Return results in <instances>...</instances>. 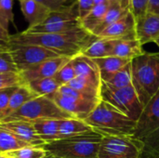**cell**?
<instances>
[{
    "instance_id": "obj_1",
    "label": "cell",
    "mask_w": 159,
    "mask_h": 158,
    "mask_svg": "<svg viewBox=\"0 0 159 158\" xmlns=\"http://www.w3.org/2000/svg\"><path fill=\"white\" fill-rule=\"evenodd\" d=\"M95 38L96 36L83 28L59 34H27L23 31L10 35V45L40 46L59 56L73 59L81 54Z\"/></svg>"
},
{
    "instance_id": "obj_2",
    "label": "cell",
    "mask_w": 159,
    "mask_h": 158,
    "mask_svg": "<svg viewBox=\"0 0 159 158\" xmlns=\"http://www.w3.org/2000/svg\"><path fill=\"white\" fill-rule=\"evenodd\" d=\"M84 121L102 136L132 137L136 128V121L102 100Z\"/></svg>"
},
{
    "instance_id": "obj_3",
    "label": "cell",
    "mask_w": 159,
    "mask_h": 158,
    "mask_svg": "<svg viewBox=\"0 0 159 158\" xmlns=\"http://www.w3.org/2000/svg\"><path fill=\"white\" fill-rule=\"evenodd\" d=\"M132 86L143 106L159 89V52H143L131 60Z\"/></svg>"
},
{
    "instance_id": "obj_4",
    "label": "cell",
    "mask_w": 159,
    "mask_h": 158,
    "mask_svg": "<svg viewBox=\"0 0 159 158\" xmlns=\"http://www.w3.org/2000/svg\"><path fill=\"white\" fill-rule=\"evenodd\" d=\"M102 136L93 130L46 143L44 148L57 158H98Z\"/></svg>"
},
{
    "instance_id": "obj_5",
    "label": "cell",
    "mask_w": 159,
    "mask_h": 158,
    "mask_svg": "<svg viewBox=\"0 0 159 158\" xmlns=\"http://www.w3.org/2000/svg\"><path fill=\"white\" fill-rule=\"evenodd\" d=\"M132 137L143 145V152L159 154V89L143 106Z\"/></svg>"
},
{
    "instance_id": "obj_6",
    "label": "cell",
    "mask_w": 159,
    "mask_h": 158,
    "mask_svg": "<svg viewBox=\"0 0 159 158\" xmlns=\"http://www.w3.org/2000/svg\"><path fill=\"white\" fill-rule=\"evenodd\" d=\"M67 118H74V116L61 110L51 98L35 97L0 123L10 121L33 122L45 119L61 120Z\"/></svg>"
},
{
    "instance_id": "obj_7",
    "label": "cell",
    "mask_w": 159,
    "mask_h": 158,
    "mask_svg": "<svg viewBox=\"0 0 159 158\" xmlns=\"http://www.w3.org/2000/svg\"><path fill=\"white\" fill-rule=\"evenodd\" d=\"M82 28L77 2L75 0L69 5L51 11L48 18L33 27H28L24 32L27 34H59Z\"/></svg>"
},
{
    "instance_id": "obj_8",
    "label": "cell",
    "mask_w": 159,
    "mask_h": 158,
    "mask_svg": "<svg viewBox=\"0 0 159 158\" xmlns=\"http://www.w3.org/2000/svg\"><path fill=\"white\" fill-rule=\"evenodd\" d=\"M51 99L61 110L81 120H84L101 101L100 97L80 92L68 85L61 86Z\"/></svg>"
},
{
    "instance_id": "obj_9",
    "label": "cell",
    "mask_w": 159,
    "mask_h": 158,
    "mask_svg": "<svg viewBox=\"0 0 159 158\" xmlns=\"http://www.w3.org/2000/svg\"><path fill=\"white\" fill-rule=\"evenodd\" d=\"M100 97L101 100L110 103L136 122L143 109L133 86L123 88H112L102 81Z\"/></svg>"
},
{
    "instance_id": "obj_10",
    "label": "cell",
    "mask_w": 159,
    "mask_h": 158,
    "mask_svg": "<svg viewBox=\"0 0 159 158\" xmlns=\"http://www.w3.org/2000/svg\"><path fill=\"white\" fill-rule=\"evenodd\" d=\"M143 145L133 137L102 136L98 158H141Z\"/></svg>"
},
{
    "instance_id": "obj_11",
    "label": "cell",
    "mask_w": 159,
    "mask_h": 158,
    "mask_svg": "<svg viewBox=\"0 0 159 158\" xmlns=\"http://www.w3.org/2000/svg\"><path fill=\"white\" fill-rule=\"evenodd\" d=\"M8 49L19 72L27 70L47 60L59 57L53 51L35 45L11 44Z\"/></svg>"
},
{
    "instance_id": "obj_12",
    "label": "cell",
    "mask_w": 159,
    "mask_h": 158,
    "mask_svg": "<svg viewBox=\"0 0 159 158\" xmlns=\"http://www.w3.org/2000/svg\"><path fill=\"white\" fill-rule=\"evenodd\" d=\"M70 61L71 58L59 56L47 60L27 70L21 71L20 72V74L22 78L24 85L36 79L54 77L55 74L59 72V70Z\"/></svg>"
},
{
    "instance_id": "obj_13",
    "label": "cell",
    "mask_w": 159,
    "mask_h": 158,
    "mask_svg": "<svg viewBox=\"0 0 159 158\" xmlns=\"http://www.w3.org/2000/svg\"><path fill=\"white\" fill-rule=\"evenodd\" d=\"M136 38L143 46L155 40L159 36V16L147 11L143 15L135 18Z\"/></svg>"
},
{
    "instance_id": "obj_14",
    "label": "cell",
    "mask_w": 159,
    "mask_h": 158,
    "mask_svg": "<svg viewBox=\"0 0 159 158\" xmlns=\"http://www.w3.org/2000/svg\"><path fill=\"white\" fill-rule=\"evenodd\" d=\"M96 37L107 39H132L136 38L135 17L132 12H129L124 17L108 26Z\"/></svg>"
},
{
    "instance_id": "obj_15",
    "label": "cell",
    "mask_w": 159,
    "mask_h": 158,
    "mask_svg": "<svg viewBox=\"0 0 159 158\" xmlns=\"http://www.w3.org/2000/svg\"><path fill=\"white\" fill-rule=\"evenodd\" d=\"M0 127L7 129L21 142L30 146L43 147L46 143L36 134L33 124L27 121H10L0 123Z\"/></svg>"
},
{
    "instance_id": "obj_16",
    "label": "cell",
    "mask_w": 159,
    "mask_h": 158,
    "mask_svg": "<svg viewBox=\"0 0 159 158\" xmlns=\"http://www.w3.org/2000/svg\"><path fill=\"white\" fill-rule=\"evenodd\" d=\"M19 2L21 13L29 27L40 24L51 12L48 7L34 0H19Z\"/></svg>"
},
{
    "instance_id": "obj_17",
    "label": "cell",
    "mask_w": 159,
    "mask_h": 158,
    "mask_svg": "<svg viewBox=\"0 0 159 158\" xmlns=\"http://www.w3.org/2000/svg\"><path fill=\"white\" fill-rule=\"evenodd\" d=\"M143 45L137 38L117 39L114 41L111 56H116L127 60H132L143 53Z\"/></svg>"
},
{
    "instance_id": "obj_18",
    "label": "cell",
    "mask_w": 159,
    "mask_h": 158,
    "mask_svg": "<svg viewBox=\"0 0 159 158\" xmlns=\"http://www.w3.org/2000/svg\"><path fill=\"white\" fill-rule=\"evenodd\" d=\"M98 66L100 76L102 81L107 80L116 73L122 70L129 63H130V60L116 57V56H108L104 58L95 59L93 60Z\"/></svg>"
},
{
    "instance_id": "obj_19",
    "label": "cell",
    "mask_w": 159,
    "mask_h": 158,
    "mask_svg": "<svg viewBox=\"0 0 159 158\" xmlns=\"http://www.w3.org/2000/svg\"><path fill=\"white\" fill-rule=\"evenodd\" d=\"M71 62L74 66L76 76L102 81L98 66L92 59L79 54L71 59Z\"/></svg>"
},
{
    "instance_id": "obj_20",
    "label": "cell",
    "mask_w": 159,
    "mask_h": 158,
    "mask_svg": "<svg viewBox=\"0 0 159 158\" xmlns=\"http://www.w3.org/2000/svg\"><path fill=\"white\" fill-rule=\"evenodd\" d=\"M31 123L33 124V127L38 137L45 143H49L60 140V136H59L60 120L45 119V120H35Z\"/></svg>"
},
{
    "instance_id": "obj_21",
    "label": "cell",
    "mask_w": 159,
    "mask_h": 158,
    "mask_svg": "<svg viewBox=\"0 0 159 158\" xmlns=\"http://www.w3.org/2000/svg\"><path fill=\"white\" fill-rule=\"evenodd\" d=\"M36 96L30 90V88L26 85H21L16 88V90L13 92V94L10 97L8 105L3 115V118L1 122L13 115L15 112H17L20 108H21L26 102L31 101L32 99L35 98Z\"/></svg>"
},
{
    "instance_id": "obj_22",
    "label": "cell",
    "mask_w": 159,
    "mask_h": 158,
    "mask_svg": "<svg viewBox=\"0 0 159 158\" xmlns=\"http://www.w3.org/2000/svg\"><path fill=\"white\" fill-rule=\"evenodd\" d=\"M91 128L84 121L78 118H67L60 120L59 136L60 140L71 138L76 135L91 131Z\"/></svg>"
},
{
    "instance_id": "obj_23",
    "label": "cell",
    "mask_w": 159,
    "mask_h": 158,
    "mask_svg": "<svg viewBox=\"0 0 159 158\" xmlns=\"http://www.w3.org/2000/svg\"><path fill=\"white\" fill-rule=\"evenodd\" d=\"M114 41L115 40L113 39L96 37L95 40L81 54L92 60L111 56Z\"/></svg>"
},
{
    "instance_id": "obj_24",
    "label": "cell",
    "mask_w": 159,
    "mask_h": 158,
    "mask_svg": "<svg viewBox=\"0 0 159 158\" xmlns=\"http://www.w3.org/2000/svg\"><path fill=\"white\" fill-rule=\"evenodd\" d=\"M36 97L51 98L59 89L61 85L54 77L42 78L25 84Z\"/></svg>"
},
{
    "instance_id": "obj_25",
    "label": "cell",
    "mask_w": 159,
    "mask_h": 158,
    "mask_svg": "<svg viewBox=\"0 0 159 158\" xmlns=\"http://www.w3.org/2000/svg\"><path fill=\"white\" fill-rule=\"evenodd\" d=\"M129 12H130V10L124 9V8L120 7L119 6L110 2L109 7L106 11V13L104 14V16H103L102 20H101V22L99 23V25L92 32V34L94 36H97L101 32H102L104 29H106L108 26H110L111 24H113L114 22H116V20L121 19L122 17H124Z\"/></svg>"
},
{
    "instance_id": "obj_26",
    "label": "cell",
    "mask_w": 159,
    "mask_h": 158,
    "mask_svg": "<svg viewBox=\"0 0 159 158\" xmlns=\"http://www.w3.org/2000/svg\"><path fill=\"white\" fill-rule=\"evenodd\" d=\"M109 5L110 2L94 6L93 8L90 10V12L80 20L81 27L86 31L89 32L90 34H92V32L95 30V28L99 25V23L102 20L104 14L106 13L109 7Z\"/></svg>"
},
{
    "instance_id": "obj_27",
    "label": "cell",
    "mask_w": 159,
    "mask_h": 158,
    "mask_svg": "<svg viewBox=\"0 0 159 158\" xmlns=\"http://www.w3.org/2000/svg\"><path fill=\"white\" fill-rule=\"evenodd\" d=\"M112 88H123L132 86L131 61L119 72L113 74L107 80L102 81Z\"/></svg>"
},
{
    "instance_id": "obj_28",
    "label": "cell",
    "mask_w": 159,
    "mask_h": 158,
    "mask_svg": "<svg viewBox=\"0 0 159 158\" xmlns=\"http://www.w3.org/2000/svg\"><path fill=\"white\" fill-rule=\"evenodd\" d=\"M26 146L30 145L21 142L12 133L0 127V154L5 155L11 151H15Z\"/></svg>"
},
{
    "instance_id": "obj_29",
    "label": "cell",
    "mask_w": 159,
    "mask_h": 158,
    "mask_svg": "<svg viewBox=\"0 0 159 158\" xmlns=\"http://www.w3.org/2000/svg\"><path fill=\"white\" fill-rule=\"evenodd\" d=\"M47 154L48 152L42 147L26 146L7 153L4 156H6L7 157L12 158H44L47 156Z\"/></svg>"
},
{
    "instance_id": "obj_30",
    "label": "cell",
    "mask_w": 159,
    "mask_h": 158,
    "mask_svg": "<svg viewBox=\"0 0 159 158\" xmlns=\"http://www.w3.org/2000/svg\"><path fill=\"white\" fill-rule=\"evenodd\" d=\"M13 0H0V24L8 31L13 20Z\"/></svg>"
},
{
    "instance_id": "obj_31",
    "label": "cell",
    "mask_w": 159,
    "mask_h": 158,
    "mask_svg": "<svg viewBox=\"0 0 159 158\" xmlns=\"http://www.w3.org/2000/svg\"><path fill=\"white\" fill-rule=\"evenodd\" d=\"M24 85L19 73H0V90Z\"/></svg>"
},
{
    "instance_id": "obj_32",
    "label": "cell",
    "mask_w": 159,
    "mask_h": 158,
    "mask_svg": "<svg viewBox=\"0 0 159 158\" xmlns=\"http://www.w3.org/2000/svg\"><path fill=\"white\" fill-rule=\"evenodd\" d=\"M75 76L76 75H75L74 66H73V64H72V62L70 61L59 70V72L55 74L54 78L57 80V82L61 86H63V85L69 84Z\"/></svg>"
},
{
    "instance_id": "obj_33",
    "label": "cell",
    "mask_w": 159,
    "mask_h": 158,
    "mask_svg": "<svg viewBox=\"0 0 159 158\" xmlns=\"http://www.w3.org/2000/svg\"><path fill=\"white\" fill-rule=\"evenodd\" d=\"M0 73H19L9 49H0Z\"/></svg>"
},
{
    "instance_id": "obj_34",
    "label": "cell",
    "mask_w": 159,
    "mask_h": 158,
    "mask_svg": "<svg viewBox=\"0 0 159 158\" xmlns=\"http://www.w3.org/2000/svg\"><path fill=\"white\" fill-rule=\"evenodd\" d=\"M17 88H9L7 89L0 90V122L3 118V115H4L5 111L8 105L10 97L13 94V92L16 90Z\"/></svg>"
},
{
    "instance_id": "obj_35",
    "label": "cell",
    "mask_w": 159,
    "mask_h": 158,
    "mask_svg": "<svg viewBox=\"0 0 159 158\" xmlns=\"http://www.w3.org/2000/svg\"><path fill=\"white\" fill-rule=\"evenodd\" d=\"M150 0H131V12L135 18H138L147 12Z\"/></svg>"
},
{
    "instance_id": "obj_36",
    "label": "cell",
    "mask_w": 159,
    "mask_h": 158,
    "mask_svg": "<svg viewBox=\"0 0 159 158\" xmlns=\"http://www.w3.org/2000/svg\"><path fill=\"white\" fill-rule=\"evenodd\" d=\"M44 6H46L47 7H48L51 11L54 10H58L67 5H69V2H74L75 0H34Z\"/></svg>"
},
{
    "instance_id": "obj_37",
    "label": "cell",
    "mask_w": 159,
    "mask_h": 158,
    "mask_svg": "<svg viewBox=\"0 0 159 158\" xmlns=\"http://www.w3.org/2000/svg\"><path fill=\"white\" fill-rule=\"evenodd\" d=\"M80 20L86 17L94 7V0H76Z\"/></svg>"
},
{
    "instance_id": "obj_38",
    "label": "cell",
    "mask_w": 159,
    "mask_h": 158,
    "mask_svg": "<svg viewBox=\"0 0 159 158\" xmlns=\"http://www.w3.org/2000/svg\"><path fill=\"white\" fill-rule=\"evenodd\" d=\"M10 45V34L0 24V49H8Z\"/></svg>"
},
{
    "instance_id": "obj_39",
    "label": "cell",
    "mask_w": 159,
    "mask_h": 158,
    "mask_svg": "<svg viewBox=\"0 0 159 158\" xmlns=\"http://www.w3.org/2000/svg\"><path fill=\"white\" fill-rule=\"evenodd\" d=\"M111 3H114L117 6H119L120 7L127 9V10H130L131 11V0H109Z\"/></svg>"
},
{
    "instance_id": "obj_40",
    "label": "cell",
    "mask_w": 159,
    "mask_h": 158,
    "mask_svg": "<svg viewBox=\"0 0 159 158\" xmlns=\"http://www.w3.org/2000/svg\"><path fill=\"white\" fill-rule=\"evenodd\" d=\"M147 11L153 12L159 16V0H150Z\"/></svg>"
},
{
    "instance_id": "obj_41",
    "label": "cell",
    "mask_w": 159,
    "mask_h": 158,
    "mask_svg": "<svg viewBox=\"0 0 159 158\" xmlns=\"http://www.w3.org/2000/svg\"><path fill=\"white\" fill-rule=\"evenodd\" d=\"M141 158H159V154H148L143 152Z\"/></svg>"
},
{
    "instance_id": "obj_42",
    "label": "cell",
    "mask_w": 159,
    "mask_h": 158,
    "mask_svg": "<svg viewBox=\"0 0 159 158\" xmlns=\"http://www.w3.org/2000/svg\"><path fill=\"white\" fill-rule=\"evenodd\" d=\"M110 2L109 0H94V6L96 5H102V4H105Z\"/></svg>"
},
{
    "instance_id": "obj_43",
    "label": "cell",
    "mask_w": 159,
    "mask_h": 158,
    "mask_svg": "<svg viewBox=\"0 0 159 158\" xmlns=\"http://www.w3.org/2000/svg\"><path fill=\"white\" fill-rule=\"evenodd\" d=\"M44 158H56V157H55V156H54L53 155H51V154L48 153V154H47V156H45Z\"/></svg>"
},
{
    "instance_id": "obj_44",
    "label": "cell",
    "mask_w": 159,
    "mask_h": 158,
    "mask_svg": "<svg viewBox=\"0 0 159 158\" xmlns=\"http://www.w3.org/2000/svg\"><path fill=\"white\" fill-rule=\"evenodd\" d=\"M154 43H155V44H156V45H157V46L159 47V36L157 38V39H156V40H155V42H154Z\"/></svg>"
},
{
    "instance_id": "obj_45",
    "label": "cell",
    "mask_w": 159,
    "mask_h": 158,
    "mask_svg": "<svg viewBox=\"0 0 159 158\" xmlns=\"http://www.w3.org/2000/svg\"><path fill=\"white\" fill-rule=\"evenodd\" d=\"M0 158H7L6 156H4V155H2V154H0Z\"/></svg>"
},
{
    "instance_id": "obj_46",
    "label": "cell",
    "mask_w": 159,
    "mask_h": 158,
    "mask_svg": "<svg viewBox=\"0 0 159 158\" xmlns=\"http://www.w3.org/2000/svg\"><path fill=\"white\" fill-rule=\"evenodd\" d=\"M7 158H12V157H7Z\"/></svg>"
},
{
    "instance_id": "obj_47",
    "label": "cell",
    "mask_w": 159,
    "mask_h": 158,
    "mask_svg": "<svg viewBox=\"0 0 159 158\" xmlns=\"http://www.w3.org/2000/svg\"><path fill=\"white\" fill-rule=\"evenodd\" d=\"M56 158H57V157H56Z\"/></svg>"
}]
</instances>
